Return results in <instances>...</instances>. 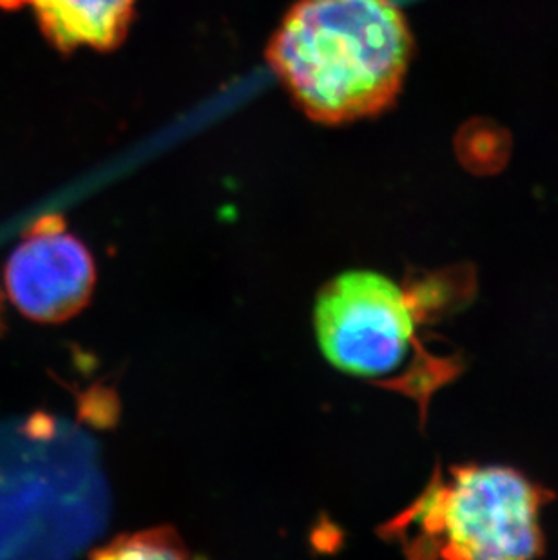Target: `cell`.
I'll use <instances>...</instances> for the list:
<instances>
[{
    "label": "cell",
    "instance_id": "cell-1",
    "mask_svg": "<svg viewBox=\"0 0 558 560\" xmlns=\"http://www.w3.org/2000/svg\"><path fill=\"white\" fill-rule=\"evenodd\" d=\"M411 55L410 26L394 0H298L267 46L301 112L327 126L394 106Z\"/></svg>",
    "mask_w": 558,
    "mask_h": 560
},
{
    "label": "cell",
    "instance_id": "cell-2",
    "mask_svg": "<svg viewBox=\"0 0 558 560\" xmlns=\"http://www.w3.org/2000/svg\"><path fill=\"white\" fill-rule=\"evenodd\" d=\"M551 498L508 466H452L438 470L388 532L411 557L533 559L546 548L540 513Z\"/></svg>",
    "mask_w": 558,
    "mask_h": 560
},
{
    "label": "cell",
    "instance_id": "cell-3",
    "mask_svg": "<svg viewBox=\"0 0 558 560\" xmlns=\"http://www.w3.org/2000/svg\"><path fill=\"white\" fill-rule=\"evenodd\" d=\"M421 312L416 294L391 278L352 270L323 287L314 322L323 354L336 369L383 377L410 354Z\"/></svg>",
    "mask_w": 558,
    "mask_h": 560
},
{
    "label": "cell",
    "instance_id": "cell-4",
    "mask_svg": "<svg viewBox=\"0 0 558 560\" xmlns=\"http://www.w3.org/2000/svg\"><path fill=\"white\" fill-rule=\"evenodd\" d=\"M11 302L33 322L60 323L77 316L95 289V261L79 238L66 233L57 214L33 223L4 270Z\"/></svg>",
    "mask_w": 558,
    "mask_h": 560
},
{
    "label": "cell",
    "instance_id": "cell-5",
    "mask_svg": "<svg viewBox=\"0 0 558 560\" xmlns=\"http://www.w3.org/2000/svg\"><path fill=\"white\" fill-rule=\"evenodd\" d=\"M137 0H0V10L30 8L44 37L62 54L112 51L127 37Z\"/></svg>",
    "mask_w": 558,
    "mask_h": 560
},
{
    "label": "cell",
    "instance_id": "cell-6",
    "mask_svg": "<svg viewBox=\"0 0 558 560\" xmlns=\"http://www.w3.org/2000/svg\"><path fill=\"white\" fill-rule=\"evenodd\" d=\"M96 559H185L189 551L171 528H153L138 534L118 535L95 551Z\"/></svg>",
    "mask_w": 558,
    "mask_h": 560
},
{
    "label": "cell",
    "instance_id": "cell-7",
    "mask_svg": "<svg viewBox=\"0 0 558 560\" xmlns=\"http://www.w3.org/2000/svg\"><path fill=\"white\" fill-rule=\"evenodd\" d=\"M0 328H2V296H0Z\"/></svg>",
    "mask_w": 558,
    "mask_h": 560
}]
</instances>
